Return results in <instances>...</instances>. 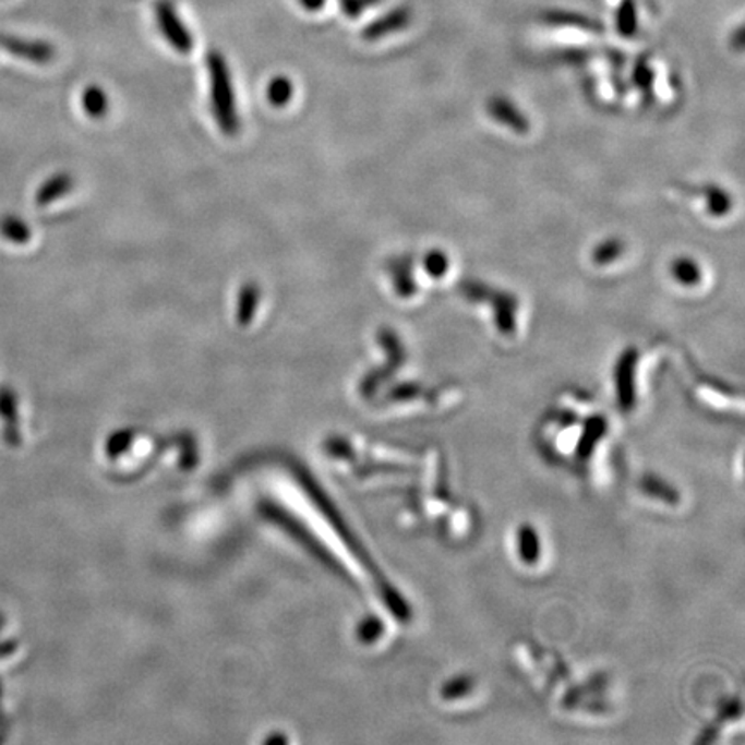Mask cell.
<instances>
[{
  "label": "cell",
  "mask_w": 745,
  "mask_h": 745,
  "mask_svg": "<svg viewBox=\"0 0 745 745\" xmlns=\"http://www.w3.org/2000/svg\"><path fill=\"white\" fill-rule=\"evenodd\" d=\"M2 628H4V618L0 616V630H2Z\"/></svg>",
  "instance_id": "obj_15"
},
{
  "label": "cell",
  "mask_w": 745,
  "mask_h": 745,
  "mask_svg": "<svg viewBox=\"0 0 745 745\" xmlns=\"http://www.w3.org/2000/svg\"><path fill=\"white\" fill-rule=\"evenodd\" d=\"M261 289L260 285L254 281H248L240 287L239 297H237V322L240 326H249L254 322L255 313L260 308Z\"/></svg>",
  "instance_id": "obj_5"
},
{
  "label": "cell",
  "mask_w": 745,
  "mask_h": 745,
  "mask_svg": "<svg viewBox=\"0 0 745 745\" xmlns=\"http://www.w3.org/2000/svg\"><path fill=\"white\" fill-rule=\"evenodd\" d=\"M82 108L85 115L94 120H103L104 116L109 112L108 94L99 85H88L82 92Z\"/></svg>",
  "instance_id": "obj_8"
},
{
  "label": "cell",
  "mask_w": 745,
  "mask_h": 745,
  "mask_svg": "<svg viewBox=\"0 0 745 745\" xmlns=\"http://www.w3.org/2000/svg\"><path fill=\"white\" fill-rule=\"evenodd\" d=\"M154 17L156 25L161 32L163 38L173 47L177 52L189 55L194 49V37L190 34L189 26L178 13L173 0H156L154 2Z\"/></svg>",
  "instance_id": "obj_2"
},
{
  "label": "cell",
  "mask_w": 745,
  "mask_h": 745,
  "mask_svg": "<svg viewBox=\"0 0 745 745\" xmlns=\"http://www.w3.org/2000/svg\"><path fill=\"white\" fill-rule=\"evenodd\" d=\"M0 237L14 245H25L32 240V227L21 216L8 213L0 216Z\"/></svg>",
  "instance_id": "obj_6"
},
{
  "label": "cell",
  "mask_w": 745,
  "mask_h": 745,
  "mask_svg": "<svg viewBox=\"0 0 745 745\" xmlns=\"http://www.w3.org/2000/svg\"><path fill=\"white\" fill-rule=\"evenodd\" d=\"M0 702H2V684H0ZM0 717H2V709H0ZM0 721H2V718H0Z\"/></svg>",
  "instance_id": "obj_14"
},
{
  "label": "cell",
  "mask_w": 745,
  "mask_h": 745,
  "mask_svg": "<svg viewBox=\"0 0 745 745\" xmlns=\"http://www.w3.org/2000/svg\"><path fill=\"white\" fill-rule=\"evenodd\" d=\"M445 268H447V264H445L444 255H433V257H430V263L426 261V269H430V272L433 273V275H441V273L445 272Z\"/></svg>",
  "instance_id": "obj_12"
},
{
  "label": "cell",
  "mask_w": 745,
  "mask_h": 745,
  "mask_svg": "<svg viewBox=\"0 0 745 745\" xmlns=\"http://www.w3.org/2000/svg\"><path fill=\"white\" fill-rule=\"evenodd\" d=\"M266 97H268V103L272 104L273 108H285L293 97L292 80L285 74H276L269 80Z\"/></svg>",
  "instance_id": "obj_9"
},
{
  "label": "cell",
  "mask_w": 745,
  "mask_h": 745,
  "mask_svg": "<svg viewBox=\"0 0 745 745\" xmlns=\"http://www.w3.org/2000/svg\"><path fill=\"white\" fill-rule=\"evenodd\" d=\"M206 68L209 76L211 111L215 116L219 132L223 135L237 136L242 128V121L227 59L219 50H211L206 56Z\"/></svg>",
  "instance_id": "obj_1"
},
{
  "label": "cell",
  "mask_w": 745,
  "mask_h": 745,
  "mask_svg": "<svg viewBox=\"0 0 745 745\" xmlns=\"http://www.w3.org/2000/svg\"><path fill=\"white\" fill-rule=\"evenodd\" d=\"M299 4H301V8H304L305 11L316 13L320 9L325 8L326 0H299Z\"/></svg>",
  "instance_id": "obj_13"
},
{
  "label": "cell",
  "mask_w": 745,
  "mask_h": 745,
  "mask_svg": "<svg viewBox=\"0 0 745 745\" xmlns=\"http://www.w3.org/2000/svg\"><path fill=\"white\" fill-rule=\"evenodd\" d=\"M0 47L14 58L25 59L34 64H49L56 58L55 47L44 40H28L0 34Z\"/></svg>",
  "instance_id": "obj_3"
},
{
  "label": "cell",
  "mask_w": 745,
  "mask_h": 745,
  "mask_svg": "<svg viewBox=\"0 0 745 745\" xmlns=\"http://www.w3.org/2000/svg\"><path fill=\"white\" fill-rule=\"evenodd\" d=\"M0 418L5 421V441L8 444H17L16 433V394L11 388L0 387Z\"/></svg>",
  "instance_id": "obj_7"
},
{
  "label": "cell",
  "mask_w": 745,
  "mask_h": 745,
  "mask_svg": "<svg viewBox=\"0 0 745 745\" xmlns=\"http://www.w3.org/2000/svg\"><path fill=\"white\" fill-rule=\"evenodd\" d=\"M74 182L73 175L67 171H59V173L50 175L46 182L38 187L35 192V204L38 207H47L55 202L61 201L73 192Z\"/></svg>",
  "instance_id": "obj_4"
},
{
  "label": "cell",
  "mask_w": 745,
  "mask_h": 745,
  "mask_svg": "<svg viewBox=\"0 0 745 745\" xmlns=\"http://www.w3.org/2000/svg\"><path fill=\"white\" fill-rule=\"evenodd\" d=\"M675 276L685 284H694L697 280L696 266L690 264V261H678V264H675Z\"/></svg>",
  "instance_id": "obj_10"
},
{
  "label": "cell",
  "mask_w": 745,
  "mask_h": 745,
  "mask_svg": "<svg viewBox=\"0 0 745 745\" xmlns=\"http://www.w3.org/2000/svg\"><path fill=\"white\" fill-rule=\"evenodd\" d=\"M343 13L349 17H358L363 13L364 4L363 0H338Z\"/></svg>",
  "instance_id": "obj_11"
}]
</instances>
